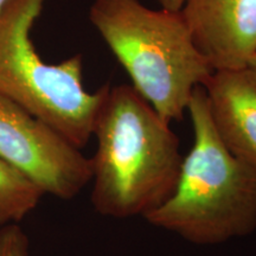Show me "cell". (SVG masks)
<instances>
[{"label":"cell","instance_id":"6da1fadb","mask_svg":"<svg viewBox=\"0 0 256 256\" xmlns=\"http://www.w3.org/2000/svg\"><path fill=\"white\" fill-rule=\"evenodd\" d=\"M92 136V203L98 212L145 217L171 196L183 160L179 140L132 86H110Z\"/></svg>","mask_w":256,"mask_h":256},{"label":"cell","instance_id":"7a4b0ae2","mask_svg":"<svg viewBox=\"0 0 256 256\" xmlns=\"http://www.w3.org/2000/svg\"><path fill=\"white\" fill-rule=\"evenodd\" d=\"M186 112L194 145L182 160L172 194L145 218L197 244L244 238L256 229V168L220 140L203 87L192 92Z\"/></svg>","mask_w":256,"mask_h":256},{"label":"cell","instance_id":"3957f363","mask_svg":"<svg viewBox=\"0 0 256 256\" xmlns=\"http://www.w3.org/2000/svg\"><path fill=\"white\" fill-rule=\"evenodd\" d=\"M89 20L130 86L168 124L180 120L192 92L214 72L180 12L150 8L139 0H92Z\"/></svg>","mask_w":256,"mask_h":256},{"label":"cell","instance_id":"277c9868","mask_svg":"<svg viewBox=\"0 0 256 256\" xmlns=\"http://www.w3.org/2000/svg\"><path fill=\"white\" fill-rule=\"evenodd\" d=\"M46 0H8L0 8V95L44 121L78 148L92 136L110 84L89 92L82 82V56L44 62L31 30Z\"/></svg>","mask_w":256,"mask_h":256},{"label":"cell","instance_id":"5b68a950","mask_svg":"<svg viewBox=\"0 0 256 256\" xmlns=\"http://www.w3.org/2000/svg\"><path fill=\"white\" fill-rule=\"evenodd\" d=\"M0 158L42 191L72 200L92 178V159L44 121L0 95Z\"/></svg>","mask_w":256,"mask_h":256},{"label":"cell","instance_id":"8992f818","mask_svg":"<svg viewBox=\"0 0 256 256\" xmlns=\"http://www.w3.org/2000/svg\"><path fill=\"white\" fill-rule=\"evenodd\" d=\"M179 12L214 72L247 68L256 52V0H183Z\"/></svg>","mask_w":256,"mask_h":256},{"label":"cell","instance_id":"52a82bcc","mask_svg":"<svg viewBox=\"0 0 256 256\" xmlns=\"http://www.w3.org/2000/svg\"><path fill=\"white\" fill-rule=\"evenodd\" d=\"M203 88L220 140L234 156L256 168V78L247 68L218 70Z\"/></svg>","mask_w":256,"mask_h":256},{"label":"cell","instance_id":"ba28073f","mask_svg":"<svg viewBox=\"0 0 256 256\" xmlns=\"http://www.w3.org/2000/svg\"><path fill=\"white\" fill-rule=\"evenodd\" d=\"M43 196L34 182L0 158V226L18 224Z\"/></svg>","mask_w":256,"mask_h":256},{"label":"cell","instance_id":"9c48e42d","mask_svg":"<svg viewBox=\"0 0 256 256\" xmlns=\"http://www.w3.org/2000/svg\"><path fill=\"white\" fill-rule=\"evenodd\" d=\"M0 256H30L28 238L18 224L0 226Z\"/></svg>","mask_w":256,"mask_h":256},{"label":"cell","instance_id":"30bf717a","mask_svg":"<svg viewBox=\"0 0 256 256\" xmlns=\"http://www.w3.org/2000/svg\"><path fill=\"white\" fill-rule=\"evenodd\" d=\"M162 8L172 10V11H179L183 4V0H156Z\"/></svg>","mask_w":256,"mask_h":256},{"label":"cell","instance_id":"8fae6325","mask_svg":"<svg viewBox=\"0 0 256 256\" xmlns=\"http://www.w3.org/2000/svg\"><path fill=\"white\" fill-rule=\"evenodd\" d=\"M247 69L252 74V76L256 78V52H255L254 57H252V60H250V63L248 64Z\"/></svg>","mask_w":256,"mask_h":256},{"label":"cell","instance_id":"7c38bea8","mask_svg":"<svg viewBox=\"0 0 256 256\" xmlns=\"http://www.w3.org/2000/svg\"><path fill=\"white\" fill-rule=\"evenodd\" d=\"M6 2H8V0H0V8H2V6L6 4Z\"/></svg>","mask_w":256,"mask_h":256}]
</instances>
